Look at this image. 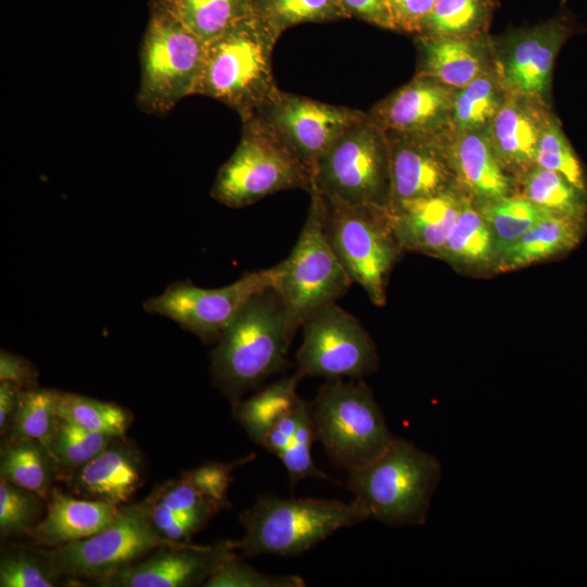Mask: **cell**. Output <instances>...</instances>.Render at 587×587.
<instances>
[{
  "mask_svg": "<svg viewBox=\"0 0 587 587\" xmlns=\"http://www.w3.org/2000/svg\"><path fill=\"white\" fill-rule=\"evenodd\" d=\"M294 335L286 309L272 287L249 300L211 352L213 380L232 405L286 366Z\"/></svg>",
  "mask_w": 587,
  "mask_h": 587,
  "instance_id": "1",
  "label": "cell"
},
{
  "mask_svg": "<svg viewBox=\"0 0 587 587\" xmlns=\"http://www.w3.org/2000/svg\"><path fill=\"white\" fill-rule=\"evenodd\" d=\"M278 36L252 15L205 47L196 95L213 98L241 120L254 115L279 89L272 71Z\"/></svg>",
  "mask_w": 587,
  "mask_h": 587,
  "instance_id": "2",
  "label": "cell"
},
{
  "mask_svg": "<svg viewBox=\"0 0 587 587\" xmlns=\"http://www.w3.org/2000/svg\"><path fill=\"white\" fill-rule=\"evenodd\" d=\"M441 477L430 453L397 438L367 466L351 472L348 488L374 517L389 526L423 525Z\"/></svg>",
  "mask_w": 587,
  "mask_h": 587,
  "instance_id": "3",
  "label": "cell"
},
{
  "mask_svg": "<svg viewBox=\"0 0 587 587\" xmlns=\"http://www.w3.org/2000/svg\"><path fill=\"white\" fill-rule=\"evenodd\" d=\"M370 517L353 499L280 498L263 495L243 511L239 521L245 535L237 541L241 557L298 555L344 527Z\"/></svg>",
  "mask_w": 587,
  "mask_h": 587,
  "instance_id": "4",
  "label": "cell"
},
{
  "mask_svg": "<svg viewBox=\"0 0 587 587\" xmlns=\"http://www.w3.org/2000/svg\"><path fill=\"white\" fill-rule=\"evenodd\" d=\"M309 408L316 440L349 473L371 464L395 439L372 389L362 380L329 379Z\"/></svg>",
  "mask_w": 587,
  "mask_h": 587,
  "instance_id": "5",
  "label": "cell"
},
{
  "mask_svg": "<svg viewBox=\"0 0 587 587\" xmlns=\"http://www.w3.org/2000/svg\"><path fill=\"white\" fill-rule=\"evenodd\" d=\"M311 192L332 203L388 210L391 197L388 138L367 113L316 162Z\"/></svg>",
  "mask_w": 587,
  "mask_h": 587,
  "instance_id": "6",
  "label": "cell"
},
{
  "mask_svg": "<svg viewBox=\"0 0 587 587\" xmlns=\"http://www.w3.org/2000/svg\"><path fill=\"white\" fill-rule=\"evenodd\" d=\"M207 45L180 22L150 4V17L139 50L140 84L136 104L162 115L196 95Z\"/></svg>",
  "mask_w": 587,
  "mask_h": 587,
  "instance_id": "7",
  "label": "cell"
},
{
  "mask_svg": "<svg viewBox=\"0 0 587 587\" xmlns=\"http://www.w3.org/2000/svg\"><path fill=\"white\" fill-rule=\"evenodd\" d=\"M310 196L308 215L299 238L290 254L277 264L273 285L294 334L310 315L336 302L352 284L325 233V201L315 192Z\"/></svg>",
  "mask_w": 587,
  "mask_h": 587,
  "instance_id": "8",
  "label": "cell"
},
{
  "mask_svg": "<svg viewBox=\"0 0 587 587\" xmlns=\"http://www.w3.org/2000/svg\"><path fill=\"white\" fill-rule=\"evenodd\" d=\"M241 137L221 166L211 197L228 208H243L272 193L311 191L312 174L257 117L241 120Z\"/></svg>",
  "mask_w": 587,
  "mask_h": 587,
  "instance_id": "9",
  "label": "cell"
},
{
  "mask_svg": "<svg viewBox=\"0 0 587 587\" xmlns=\"http://www.w3.org/2000/svg\"><path fill=\"white\" fill-rule=\"evenodd\" d=\"M324 201V227L333 251L351 282L364 289L371 302L385 304L390 271L403 250L388 210Z\"/></svg>",
  "mask_w": 587,
  "mask_h": 587,
  "instance_id": "10",
  "label": "cell"
},
{
  "mask_svg": "<svg viewBox=\"0 0 587 587\" xmlns=\"http://www.w3.org/2000/svg\"><path fill=\"white\" fill-rule=\"evenodd\" d=\"M171 545L182 544L171 542L155 530L147 497L122 505L116 517L97 534L41 551L61 576L90 579L99 585L148 552Z\"/></svg>",
  "mask_w": 587,
  "mask_h": 587,
  "instance_id": "11",
  "label": "cell"
},
{
  "mask_svg": "<svg viewBox=\"0 0 587 587\" xmlns=\"http://www.w3.org/2000/svg\"><path fill=\"white\" fill-rule=\"evenodd\" d=\"M277 265L247 272L236 282L214 289L189 280L176 282L143 303L146 312L165 316L202 341H216L257 294L273 288Z\"/></svg>",
  "mask_w": 587,
  "mask_h": 587,
  "instance_id": "12",
  "label": "cell"
},
{
  "mask_svg": "<svg viewBox=\"0 0 587 587\" xmlns=\"http://www.w3.org/2000/svg\"><path fill=\"white\" fill-rule=\"evenodd\" d=\"M302 326L303 340L296 354V373L301 378L359 379L377 369L378 357L372 338L336 302L319 309Z\"/></svg>",
  "mask_w": 587,
  "mask_h": 587,
  "instance_id": "13",
  "label": "cell"
},
{
  "mask_svg": "<svg viewBox=\"0 0 587 587\" xmlns=\"http://www.w3.org/2000/svg\"><path fill=\"white\" fill-rule=\"evenodd\" d=\"M365 115L280 89L254 114L311 174L330 146Z\"/></svg>",
  "mask_w": 587,
  "mask_h": 587,
  "instance_id": "14",
  "label": "cell"
},
{
  "mask_svg": "<svg viewBox=\"0 0 587 587\" xmlns=\"http://www.w3.org/2000/svg\"><path fill=\"white\" fill-rule=\"evenodd\" d=\"M577 30L573 17L562 12L547 22L494 39L495 68L505 91L549 103L557 57Z\"/></svg>",
  "mask_w": 587,
  "mask_h": 587,
  "instance_id": "15",
  "label": "cell"
},
{
  "mask_svg": "<svg viewBox=\"0 0 587 587\" xmlns=\"http://www.w3.org/2000/svg\"><path fill=\"white\" fill-rule=\"evenodd\" d=\"M390 150L388 210L404 201L459 187L451 160L453 129L439 133H386Z\"/></svg>",
  "mask_w": 587,
  "mask_h": 587,
  "instance_id": "16",
  "label": "cell"
},
{
  "mask_svg": "<svg viewBox=\"0 0 587 587\" xmlns=\"http://www.w3.org/2000/svg\"><path fill=\"white\" fill-rule=\"evenodd\" d=\"M238 549L237 541L212 546L189 544L163 546L104 579L108 587H190L203 585L217 565Z\"/></svg>",
  "mask_w": 587,
  "mask_h": 587,
  "instance_id": "17",
  "label": "cell"
},
{
  "mask_svg": "<svg viewBox=\"0 0 587 587\" xmlns=\"http://www.w3.org/2000/svg\"><path fill=\"white\" fill-rule=\"evenodd\" d=\"M454 93L436 78L414 75L366 113L386 133H439L452 129Z\"/></svg>",
  "mask_w": 587,
  "mask_h": 587,
  "instance_id": "18",
  "label": "cell"
},
{
  "mask_svg": "<svg viewBox=\"0 0 587 587\" xmlns=\"http://www.w3.org/2000/svg\"><path fill=\"white\" fill-rule=\"evenodd\" d=\"M552 114L548 102L508 93L485 130L499 161L517 183L536 166L538 142Z\"/></svg>",
  "mask_w": 587,
  "mask_h": 587,
  "instance_id": "19",
  "label": "cell"
},
{
  "mask_svg": "<svg viewBox=\"0 0 587 587\" xmlns=\"http://www.w3.org/2000/svg\"><path fill=\"white\" fill-rule=\"evenodd\" d=\"M466 198L454 187L390 208L391 225L402 249L439 258Z\"/></svg>",
  "mask_w": 587,
  "mask_h": 587,
  "instance_id": "20",
  "label": "cell"
},
{
  "mask_svg": "<svg viewBox=\"0 0 587 587\" xmlns=\"http://www.w3.org/2000/svg\"><path fill=\"white\" fill-rule=\"evenodd\" d=\"M66 482L78 497L122 507L143 482L142 459L124 437H116Z\"/></svg>",
  "mask_w": 587,
  "mask_h": 587,
  "instance_id": "21",
  "label": "cell"
},
{
  "mask_svg": "<svg viewBox=\"0 0 587 587\" xmlns=\"http://www.w3.org/2000/svg\"><path fill=\"white\" fill-rule=\"evenodd\" d=\"M415 75H425L459 89L495 68L494 38L414 36Z\"/></svg>",
  "mask_w": 587,
  "mask_h": 587,
  "instance_id": "22",
  "label": "cell"
},
{
  "mask_svg": "<svg viewBox=\"0 0 587 587\" xmlns=\"http://www.w3.org/2000/svg\"><path fill=\"white\" fill-rule=\"evenodd\" d=\"M451 160L459 187L476 204L519 192V183L499 161L485 132L454 133Z\"/></svg>",
  "mask_w": 587,
  "mask_h": 587,
  "instance_id": "23",
  "label": "cell"
},
{
  "mask_svg": "<svg viewBox=\"0 0 587 587\" xmlns=\"http://www.w3.org/2000/svg\"><path fill=\"white\" fill-rule=\"evenodd\" d=\"M46 514L29 537L37 546L54 548L92 536L107 527L117 515V505L64 494L52 488Z\"/></svg>",
  "mask_w": 587,
  "mask_h": 587,
  "instance_id": "24",
  "label": "cell"
},
{
  "mask_svg": "<svg viewBox=\"0 0 587 587\" xmlns=\"http://www.w3.org/2000/svg\"><path fill=\"white\" fill-rule=\"evenodd\" d=\"M584 221L548 213L497 259L500 272L523 268L573 249L580 240Z\"/></svg>",
  "mask_w": 587,
  "mask_h": 587,
  "instance_id": "25",
  "label": "cell"
},
{
  "mask_svg": "<svg viewBox=\"0 0 587 587\" xmlns=\"http://www.w3.org/2000/svg\"><path fill=\"white\" fill-rule=\"evenodd\" d=\"M254 0H153L205 45L240 21L254 15Z\"/></svg>",
  "mask_w": 587,
  "mask_h": 587,
  "instance_id": "26",
  "label": "cell"
},
{
  "mask_svg": "<svg viewBox=\"0 0 587 587\" xmlns=\"http://www.w3.org/2000/svg\"><path fill=\"white\" fill-rule=\"evenodd\" d=\"M0 478L47 501L57 477L52 458L42 442L7 437L0 451Z\"/></svg>",
  "mask_w": 587,
  "mask_h": 587,
  "instance_id": "27",
  "label": "cell"
},
{
  "mask_svg": "<svg viewBox=\"0 0 587 587\" xmlns=\"http://www.w3.org/2000/svg\"><path fill=\"white\" fill-rule=\"evenodd\" d=\"M300 379L297 373L284 377L233 405L234 416L255 444L261 446L270 429L301 403L297 395Z\"/></svg>",
  "mask_w": 587,
  "mask_h": 587,
  "instance_id": "28",
  "label": "cell"
},
{
  "mask_svg": "<svg viewBox=\"0 0 587 587\" xmlns=\"http://www.w3.org/2000/svg\"><path fill=\"white\" fill-rule=\"evenodd\" d=\"M440 259L465 267L496 262L494 238L488 223L467 197L439 254Z\"/></svg>",
  "mask_w": 587,
  "mask_h": 587,
  "instance_id": "29",
  "label": "cell"
},
{
  "mask_svg": "<svg viewBox=\"0 0 587 587\" xmlns=\"http://www.w3.org/2000/svg\"><path fill=\"white\" fill-rule=\"evenodd\" d=\"M507 96L508 92L496 68L455 89L451 115L452 129L454 133L485 132Z\"/></svg>",
  "mask_w": 587,
  "mask_h": 587,
  "instance_id": "30",
  "label": "cell"
},
{
  "mask_svg": "<svg viewBox=\"0 0 587 587\" xmlns=\"http://www.w3.org/2000/svg\"><path fill=\"white\" fill-rule=\"evenodd\" d=\"M498 0H437L416 36L477 37L488 35Z\"/></svg>",
  "mask_w": 587,
  "mask_h": 587,
  "instance_id": "31",
  "label": "cell"
},
{
  "mask_svg": "<svg viewBox=\"0 0 587 587\" xmlns=\"http://www.w3.org/2000/svg\"><path fill=\"white\" fill-rule=\"evenodd\" d=\"M519 187L520 193L545 211L585 222L587 193L561 174L536 165L520 180Z\"/></svg>",
  "mask_w": 587,
  "mask_h": 587,
  "instance_id": "32",
  "label": "cell"
},
{
  "mask_svg": "<svg viewBox=\"0 0 587 587\" xmlns=\"http://www.w3.org/2000/svg\"><path fill=\"white\" fill-rule=\"evenodd\" d=\"M476 207L490 227L496 261L508 247L550 213L534 204L520 192L478 203Z\"/></svg>",
  "mask_w": 587,
  "mask_h": 587,
  "instance_id": "33",
  "label": "cell"
},
{
  "mask_svg": "<svg viewBox=\"0 0 587 587\" xmlns=\"http://www.w3.org/2000/svg\"><path fill=\"white\" fill-rule=\"evenodd\" d=\"M59 419L87 432L124 437L132 416L122 407L82 395L58 391Z\"/></svg>",
  "mask_w": 587,
  "mask_h": 587,
  "instance_id": "34",
  "label": "cell"
},
{
  "mask_svg": "<svg viewBox=\"0 0 587 587\" xmlns=\"http://www.w3.org/2000/svg\"><path fill=\"white\" fill-rule=\"evenodd\" d=\"M116 437L87 432L61 419L46 445L55 469V477L66 480Z\"/></svg>",
  "mask_w": 587,
  "mask_h": 587,
  "instance_id": "35",
  "label": "cell"
},
{
  "mask_svg": "<svg viewBox=\"0 0 587 587\" xmlns=\"http://www.w3.org/2000/svg\"><path fill=\"white\" fill-rule=\"evenodd\" d=\"M253 12L278 37L298 24L350 17L339 0H254Z\"/></svg>",
  "mask_w": 587,
  "mask_h": 587,
  "instance_id": "36",
  "label": "cell"
},
{
  "mask_svg": "<svg viewBox=\"0 0 587 587\" xmlns=\"http://www.w3.org/2000/svg\"><path fill=\"white\" fill-rule=\"evenodd\" d=\"M57 398L54 389H21L7 437L37 440L46 446L59 422Z\"/></svg>",
  "mask_w": 587,
  "mask_h": 587,
  "instance_id": "37",
  "label": "cell"
},
{
  "mask_svg": "<svg viewBox=\"0 0 587 587\" xmlns=\"http://www.w3.org/2000/svg\"><path fill=\"white\" fill-rule=\"evenodd\" d=\"M536 165L561 174L573 186L587 193V180L582 163L554 114L541 133Z\"/></svg>",
  "mask_w": 587,
  "mask_h": 587,
  "instance_id": "38",
  "label": "cell"
},
{
  "mask_svg": "<svg viewBox=\"0 0 587 587\" xmlns=\"http://www.w3.org/2000/svg\"><path fill=\"white\" fill-rule=\"evenodd\" d=\"M62 577L41 550L15 548L1 554V587H54Z\"/></svg>",
  "mask_w": 587,
  "mask_h": 587,
  "instance_id": "39",
  "label": "cell"
},
{
  "mask_svg": "<svg viewBox=\"0 0 587 587\" xmlns=\"http://www.w3.org/2000/svg\"><path fill=\"white\" fill-rule=\"evenodd\" d=\"M40 496L0 478V537L29 536L42 512Z\"/></svg>",
  "mask_w": 587,
  "mask_h": 587,
  "instance_id": "40",
  "label": "cell"
},
{
  "mask_svg": "<svg viewBox=\"0 0 587 587\" xmlns=\"http://www.w3.org/2000/svg\"><path fill=\"white\" fill-rule=\"evenodd\" d=\"M155 501L164 505L176 517L186 520L200 530L220 510L205 497L200 495L187 479L167 482L151 492Z\"/></svg>",
  "mask_w": 587,
  "mask_h": 587,
  "instance_id": "41",
  "label": "cell"
},
{
  "mask_svg": "<svg viewBox=\"0 0 587 587\" xmlns=\"http://www.w3.org/2000/svg\"><path fill=\"white\" fill-rule=\"evenodd\" d=\"M205 587H303L298 575H272L259 572L235 552L227 555L204 582Z\"/></svg>",
  "mask_w": 587,
  "mask_h": 587,
  "instance_id": "42",
  "label": "cell"
},
{
  "mask_svg": "<svg viewBox=\"0 0 587 587\" xmlns=\"http://www.w3.org/2000/svg\"><path fill=\"white\" fill-rule=\"evenodd\" d=\"M314 440H316V435L310 408L304 403L297 430L287 448L278 455L288 473L291 486L308 477L332 480L313 462L312 445Z\"/></svg>",
  "mask_w": 587,
  "mask_h": 587,
  "instance_id": "43",
  "label": "cell"
},
{
  "mask_svg": "<svg viewBox=\"0 0 587 587\" xmlns=\"http://www.w3.org/2000/svg\"><path fill=\"white\" fill-rule=\"evenodd\" d=\"M254 458L255 454L251 453L230 463L205 462L183 472L182 476L221 511L230 505L228 488L233 482L232 473L235 469L252 461Z\"/></svg>",
  "mask_w": 587,
  "mask_h": 587,
  "instance_id": "44",
  "label": "cell"
},
{
  "mask_svg": "<svg viewBox=\"0 0 587 587\" xmlns=\"http://www.w3.org/2000/svg\"><path fill=\"white\" fill-rule=\"evenodd\" d=\"M437 0H388L396 32L416 36Z\"/></svg>",
  "mask_w": 587,
  "mask_h": 587,
  "instance_id": "45",
  "label": "cell"
},
{
  "mask_svg": "<svg viewBox=\"0 0 587 587\" xmlns=\"http://www.w3.org/2000/svg\"><path fill=\"white\" fill-rule=\"evenodd\" d=\"M0 382H9L21 389L38 387V372L25 358L1 350Z\"/></svg>",
  "mask_w": 587,
  "mask_h": 587,
  "instance_id": "46",
  "label": "cell"
},
{
  "mask_svg": "<svg viewBox=\"0 0 587 587\" xmlns=\"http://www.w3.org/2000/svg\"><path fill=\"white\" fill-rule=\"evenodd\" d=\"M349 14L380 28L395 30L388 0H339Z\"/></svg>",
  "mask_w": 587,
  "mask_h": 587,
  "instance_id": "47",
  "label": "cell"
},
{
  "mask_svg": "<svg viewBox=\"0 0 587 587\" xmlns=\"http://www.w3.org/2000/svg\"><path fill=\"white\" fill-rule=\"evenodd\" d=\"M304 403L302 400L295 411L279 420L266 434L261 446L278 457L287 448L297 430Z\"/></svg>",
  "mask_w": 587,
  "mask_h": 587,
  "instance_id": "48",
  "label": "cell"
},
{
  "mask_svg": "<svg viewBox=\"0 0 587 587\" xmlns=\"http://www.w3.org/2000/svg\"><path fill=\"white\" fill-rule=\"evenodd\" d=\"M21 388L9 382H0V433L8 436L17 405Z\"/></svg>",
  "mask_w": 587,
  "mask_h": 587,
  "instance_id": "49",
  "label": "cell"
},
{
  "mask_svg": "<svg viewBox=\"0 0 587 587\" xmlns=\"http://www.w3.org/2000/svg\"><path fill=\"white\" fill-rule=\"evenodd\" d=\"M567 0H561V4L564 5Z\"/></svg>",
  "mask_w": 587,
  "mask_h": 587,
  "instance_id": "50",
  "label": "cell"
}]
</instances>
